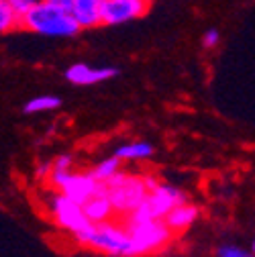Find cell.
<instances>
[{
    "mask_svg": "<svg viewBox=\"0 0 255 257\" xmlns=\"http://www.w3.org/2000/svg\"><path fill=\"white\" fill-rule=\"evenodd\" d=\"M21 29L33 31V33L45 37H74L80 31L72 15L49 7L45 0L43 3H35L21 17Z\"/></svg>",
    "mask_w": 255,
    "mask_h": 257,
    "instance_id": "1",
    "label": "cell"
},
{
    "mask_svg": "<svg viewBox=\"0 0 255 257\" xmlns=\"http://www.w3.org/2000/svg\"><path fill=\"white\" fill-rule=\"evenodd\" d=\"M76 241L84 247H92L112 257H133L131 255V239L124 229H118L110 222L88 224L78 235Z\"/></svg>",
    "mask_w": 255,
    "mask_h": 257,
    "instance_id": "2",
    "label": "cell"
},
{
    "mask_svg": "<svg viewBox=\"0 0 255 257\" xmlns=\"http://www.w3.org/2000/svg\"><path fill=\"white\" fill-rule=\"evenodd\" d=\"M188 202L186 194L170 184H159L155 190H151L149 194L145 196V200L133 210L126 214V222H143V220H164V216L180 206Z\"/></svg>",
    "mask_w": 255,
    "mask_h": 257,
    "instance_id": "3",
    "label": "cell"
},
{
    "mask_svg": "<svg viewBox=\"0 0 255 257\" xmlns=\"http://www.w3.org/2000/svg\"><path fill=\"white\" fill-rule=\"evenodd\" d=\"M126 233L131 239V255L139 257L145 253H153L168 245L172 233L164 224V220H143V222H126Z\"/></svg>",
    "mask_w": 255,
    "mask_h": 257,
    "instance_id": "4",
    "label": "cell"
},
{
    "mask_svg": "<svg viewBox=\"0 0 255 257\" xmlns=\"http://www.w3.org/2000/svg\"><path fill=\"white\" fill-rule=\"evenodd\" d=\"M47 206H49V212H51V216L55 218V222L59 224V227L74 233V235H78L82 229H86L90 224L84 216L82 206L72 202L63 194H59V192L49 194V204Z\"/></svg>",
    "mask_w": 255,
    "mask_h": 257,
    "instance_id": "5",
    "label": "cell"
},
{
    "mask_svg": "<svg viewBox=\"0 0 255 257\" xmlns=\"http://www.w3.org/2000/svg\"><path fill=\"white\" fill-rule=\"evenodd\" d=\"M106 196L112 204L114 212H122V214H129L133 212L147 196V188L143 184L141 178L137 176H129L120 186L116 188H108L106 190Z\"/></svg>",
    "mask_w": 255,
    "mask_h": 257,
    "instance_id": "6",
    "label": "cell"
},
{
    "mask_svg": "<svg viewBox=\"0 0 255 257\" xmlns=\"http://www.w3.org/2000/svg\"><path fill=\"white\" fill-rule=\"evenodd\" d=\"M151 0H104L100 23L102 25H122L147 15Z\"/></svg>",
    "mask_w": 255,
    "mask_h": 257,
    "instance_id": "7",
    "label": "cell"
},
{
    "mask_svg": "<svg viewBox=\"0 0 255 257\" xmlns=\"http://www.w3.org/2000/svg\"><path fill=\"white\" fill-rule=\"evenodd\" d=\"M59 194L70 198L72 202L84 206L94 196H106V186L104 182H96L92 174H72V178L66 182Z\"/></svg>",
    "mask_w": 255,
    "mask_h": 257,
    "instance_id": "8",
    "label": "cell"
},
{
    "mask_svg": "<svg viewBox=\"0 0 255 257\" xmlns=\"http://www.w3.org/2000/svg\"><path fill=\"white\" fill-rule=\"evenodd\" d=\"M118 76L116 68H90L88 63H74L66 70V80L76 86H92Z\"/></svg>",
    "mask_w": 255,
    "mask_h": 257,
    "instance_id": "9",
    "label": "cell"
},
{
    "mask_svg": "<svg viewBox=\"0 0 255 257\" xmlns=\"http://www.w3.org/2000/svg\"><path fill=\"white\" fill-rule=\"evenodd\" d=\"M102 3L104 0H74L70 15L80 29H94V27L102 25L100 23Z\"/></svg>",
    "mask_w": 255,
    "mask_h": 257,
    "instance_id": "10",
    "label": "cell"
},
{
    "mask_svg": "<svg viewBox=\"0 0 255 257\" xmlns=\"http://www.w3.org/2000/svg\"><path fill=\"white\" fill-rule=\"evenodd\" d=\"M198 214H200L198 206L190 204V202H184V204L172 208L164 216V224L170 229V233H182V231L192 227V224L196 222V218H198Z\"/></svg>",
    "mask_w": 255,
    "mask_h": 257,
    "instance_id": "11",
    "label": "cell"
},
{
    "mask_svg": "<svg viewBox=\"0 0 255 257\" xmlns=\"http://www.w3.org/2000/svg\"><path fill=\"white\" fill-rule=\"evenodd\" d=\"M84 216L90 224H100V222H108V218L112 216V204L108 200V196H94L90 198L84 206Z\"/></svg>",
    "mask_w": 255,
    "mask_h": 257,
    "instance_id": "12",
    "label": "cell"
},
{
    "mask_svg": "<svg viewBox=\"0 0 255 257\" xmlns=\"http://www.w3.org/2000/svg\"><path fill=\"white\" fill-rule=\"evenodd\" d=\"M153 153V145L149 141H133V143H124L116 147L114 155L120 159H147Z\"/></svg>",
    "mask_w": 255,
    "mask_h": 257,
    "instance_id": "13",
    "label": "cell"
},
{
    "mask_svg": "<svg viewBox=\"0 0 255 257\" xmlns=\"http://www.w3.org/2000/svg\"><path fill=\"white\" fill-rule=\"evenodd\" d=\"M61 106V100L57 96L51 94H43V96H35L33 100H29L25 104V112L27 114H35V112H47V110H57Z\"/></svg>",
    "mask_w": 255,
    "mask_h": 257,
    "instance_id": "14",
    "label": "cell"
},
{
    "mask_svg": "<svg viewBox=\"0 0 255 257\" xmlns=\"http://www.w3.org/2000/svg\"><path fill=\"white\" fill-rule=\"evenodd\" d=\"M120 170V159L116 157V155H112V157H106V159H102V162L94 168L90 174H92V178L96 180V182H106L110 176H114L116 172Z\"/></svg>",
    "mask_w": 255,
    "mask_h": 257,
    "instance_id": "15",
    "label": "cell"
},
{
    "mask_svg": "<svg viewBox=\"0 0 255 257\" xmlns=\"http://www.w3.org/2000/svg\"><path fill=\"white\" fill-rule=\"evenodd\" d=\"M21 27V19L13 13V9L7 5V0H0V35L11 33V31Z\"/></svg>",
    "mask_w": 255,
    "mask_h": 257,
    "instance_id": "16",
    "label": "cell"
},
{
    "mask_svg": "<svg viewBox=\"0 0 255 257\" xmlns=\"http://www.w3.org/2000/svg\"><path fill=\"white\" fill-rule=\"evenodd\" d=\"M216 257H255L251 251H245L237 245H231V243H222L218 249H216Z\"/></svg>",
    "mask_w": 255,
    "mask_h": 257,
    "instance_id": "17",
    "label": "cell"
},
{
    "mask_svg": "<svg viewBox=\"0 0 255 257\" xmlns=\"http://www.w3.org/2000/svg\"><path fill=\"white\" fill-rule=\"evenodd\" d=\"M72 174H74L72 170H53V168H51V174H49L47 180H49V184H51L55 190H61L63 186H66V182L72 178Z\"/></svg>",
    "mask_w": 255,
    "mask_h": 257,
    "instance_id": "18",
    "label": "cell"
},
{
    "mask_svg": "<svg viewBox=\"0 0 255 257\" xmlns=\"http://www.w3.org/2000/svg\"><path fill=\"white\" fill-rule=\"evenodd\" d=\"M7 5H9V7L13 9V13L21 19V17L31 9V7L35 5V0H7Z\"/></svg>",
    "mask_w": 255,
    "mask_h": 257,
    "instance_id": "19",
    "label": "cell"
},
{
    "mask_svg": "<svg viewBox=\"0 0 255 257\" xmlns=\"http://www.w3.org/2000/svg\"><path fill=\"white\" fill-rule=\"evenodd\" d=\"M72 155H57L53 162H51V168L53 170H70L72 168Z\"/></svg>",
    "mask_w": 255,
    "mask_h": 257,
    "instance_id": "20",
    "label": "cell"
},
{
    "mask_svg": "<svg viewBox=\"0 0 255 257\" xmlns=\"http://www.w3.org/2000/svg\"><path fill=\"white\" fill-rule=\"evenodd\" d=\"M45 3L61 13H68V15L72 13V7H74V0H45Z\"/></svg>",
    "mask_w": 255,
    "mask_h": 257,
    "instance_id": "21",
    "label": "cell"
},
{
    "mask_svg": "<svg viewBox=\"0 0 255 257\" xmlns=\"http://www.w3.org/2000/svg\"><path fill=\"white\" fill-rule=\"evenodd\" d=\"M218 41H220V35H218L216 29H208L204 33V37H202V45L204 47H214V45H218Z\"/></svg>",
    "mask_w": 255,
    "mask_h": 257,
    "instance_id": "22",
    "label": "cell"
},
{
    "mask_svg": "<svg viewBox=\"0 0 255 257\" xmlns=\"http://www.w3.org/2000/svg\"><path fill=\"white\" fill-rule=\"evenodd\" d=\"M49 174H51V162H41V164L35 168V176H37L39 180L49 178Z\"/></svg>",
    "mask_w": 255,
    "mask_h": 257,
    "instance_id": "23",
    "label": "cell"
},
{
    "mask_svg": "<svg viewBox=\"0 0 255 257\" xmlns=\"http://www.w3.org/2000/svg\"><path fill=\"white\" fill-rule=\"evenodd\" d=\"M35 3H43V0H35Z\"/></svg>",
    "mask_w": 255,
    "mask_h": 257,
    "instance_id": "24",
    "label": "cell"
}]
</instances>
